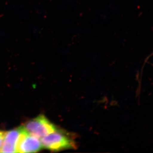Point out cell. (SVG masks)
Listing matches in <instances>:
<instances>
[{"label":"cell","instance_id":"6da1fadb","mask_svg":"<svg viewBox=\"0 0 153 153\" xmlns=\"http://www.w3.org/2000/svg\"><path fill=\"white\" fill-rule=\"evenodd\" d=\"M40 140L43 148L53 152L74 149L77 146L74 134L60 129Z\"/></svg>","mask_w":153,"mask_h":153},{"label":"cell","instance_id":"7a4b0ae2","mask_svg":"<svg viewBox=\"0 0 153 153\" xmlns=\"http://www.w3.org/2000/svg\"><path fill=\"white\" fill-rule=\"evenodd\" d=\"M23 126L28 133L39 139L54 132L58 129L43 114L28 121Z\"/></svg>","mask_w":153,"mask_h":153},{"label":"cell","instance_id":"3957f363","mask_svg":"<svg viewBox=\"0 0 153 153\" xmlns=\"http://www.w3.org/2000/svg\"><path fill=\"white\" fill-rule=\"evenodd\" d=\"M26 132L23 126L6 132L1 152L17 153L19 140Z\"/></svg>","mask_w":153,"mask_h":153},{"label":"cell","instance_id":"277c9868","mask_svg":"<svg viewBox=\"0 0 153 153\" xmlns=\"http://www.w3.org/2000/svg\"><path fill=\"white\" fill-rule=\"evenodd\" d=\"M43 148L40 139L26 132L19 140L17 153L37 152Z\"/></svg>","mask_w":153,"mask_h":153},{"label":"cell","instance_id":"5b68a950","mask_svg":"<svg viewBox=\"0 0 153 153\" xmlns=\"http://www.w3.org/2000/svg\"><path fill=\"white\" fill-rule=\"evenodd\" d=\"M6 132L0 131V152H1L2 146L3 141H4V137Z\"/></svg>","mask_w":153,"mask_h":153}]
</instances>
